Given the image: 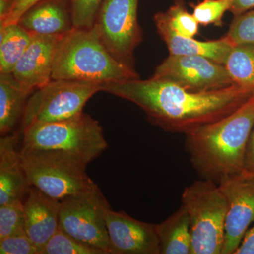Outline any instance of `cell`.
I'll use <instances>...</instances> for the list:
<instances>
[{
	"label": "cell",
	"mask_w": 254,
	"mask_h": 254,
	"mask_svg": "<svg viewBox=\"0 0 254 254\" xmlns=\"http://www.w3.org/2000/svg\"><path fill=\"white\" fill-rule=\"evenodd\" d=\"M136 70L113 58L96 28L76 29L64 35L57 50L52 79L117 83L139 78Z\"/></svg>",
	"instance_id": "3"
},
{
	"label": "cell",
	"mask_w": 254,
	"mask_h": 254,
	"mask_svg": "<svg viewBox=\"0 0 254 254\" xmlns=\"http://www.w3.org/2000/svg\"><path fill=\"white\" fill-rule=\"evenodd\" d=\"M32 36L18 23L0 26V73H12Z\"/></svg>",
	"instance_id": "20"
},
{
	"label": "cell",
	"mask_w": 254,
	"mask_h": 254,
	"mask_svg": "<svg viewBox=\"0 0 254 254\" xmlns=\"http://www.w3.org/2000/svg\"><path fill=\"white\" fill-rule=\"evenodd\" d=\"M153 78L172 82L192 92L222 89L234 85L225 65L202 56L169 55Z\"/></svg>",
	"instance_id": "10"
},
{
	"label": "cell",
	"mask_w": 254,
	"mask_h": 254,
	"mask_svg": "<svg viewBox=\"0 0 254 254\" xmlns=\"http://www.w3.org/2000/svg\"><path fill=\"white\" fill-rule=\"evenodd\" d=\"M63 36L33 34L12 72L26 91L32 93L51 81L57 50Z\"/></svg>",
	"instance_id": "13"
},
{
	"label": "cell",
	"mask_w": 254,
	"mask_h": 254,
	"mask_svg": "<svg viewBox=\"0 0 254 254\" xmlns=\"http://www.w3.org/2000/svg\"><path fill=\"white\" fill-rule=\"evenodd\" d=\"M33 34L64 36L74 29L71 0H43L18 21Z\"/></svg>",
	"instance_id": "16"
},
{
	"label": "cell",
	"mask_w": 254,
	"mask_h": 254,
	"mask_svg": "<svg viewBox=\"0 0 254 254\" xmlns=\"http://www.w3.org/2000/svg\"><path fill=\"white\" fill-rule=\"evenodd\" d=\"M155 226L160 254H193L190 219L182 205Z\"/></svg>",
	"instance_id": "18"
},
{
	"label": "cell",
	"mask_w": 254,
	"mask_h": 254,
	"mask_svg": "<svg viewBox=\"0 0 254 254\" xmlns=\"http://www.w3.org/2000/svg\"><path fill=\"white\" fill-rule=\"evenodd\" d=\"M24 233L23 201L16 200L0 205V240Z\"/></svg>",
	"instance_id": "24"
},
{
	"label": "cell",
	"mask_w": 254,
	"mask_h": 254,
	"mask_svg": "<svg viewBox=\"0 0 254 254\" xmlns=\"http://www.w3.org/2000/svg\"><path fill=\"white\" fill-rule=\"evenodd\" d=\"M110 208L94 182L86 190L60 200V227L76 240L110 254L105 217Z\"/></svg>",
	"instance_id": "8"
},
{
	"label": "cell",
	"mask_w": 254,
	"mask_h": 254,
	"mask_svg": "<svg viewBox=\"0 0 254 254\" xmlns=\"http://www.w3.org/2000/svg\"><path fill=\"white\" fill-rule=\"evenodd\" d=\"M232 5V0H203L193 6V15L202 26H222V17Z\"/></svg>",
	"instance_id": "25"
},
{
	"label": "cell",
	"mask_w": 254,
	"mask_h": 254,
	"mask_svg": "<svg viewBox=\"0 0 254 254\" xmlns=\"http://www.w3.org/2000/svg\"><path fill=\"white\" fill-rule=\"evenodd\" d=\"M14 0H0V22L4 21L9 14Z\"/></svg>",
	"instance_id": "33"
},
{
	"label": "cell",
	"mask_w": 254,
	"mask_h": 254,
	"mask_svg": "<svg viewBox=\"0 0 254 254\" xmlns=\"http://www.w3.org/2000/svg\"><path fill=\"white\" fill-rule=\"evenodd\" d=\"M139 0H103L94 26L115 59L135 69L134 53L143 41L138 21Z\"/></svg>",
	"instance_id": "9"
},
{
	"label": "cell",
	"mask_w": 254,
	"mask_h": 254,
	"mask_svg": "<svg viewBox=\"0 0 254 254\" xmlns=\"http://www.w3.org/2000/svg\"><path fill=\"white\" fill-rule=\"evenodd\" d=\"M28 183L55 199L62 200L91 186L87 164L65 152L20 150Z\"/></svg>",
	"instance_id": "6"
},
{
	"label": "cell",
	"mask_w": 254,
	"mask_h": 254,
	"mask_svg": "<svg viewBox=\"0 0 254 254\" xmlns=\"http://www.w3.org/2000/svg\"><path fill=\"white\" fill-rule=\"evenodd\" d=\"M154 22L159 36L168 47L170 55L205 57L224 64L233 47L225 37L215 41H199L178 34L170 27L163 11L155 14Z\"/></svg>",
	"instance_id": "17"
},
{
	"label": "cell",
	"mask_w": 254,
	"mask_h": 254,
	"mask_svg": "<svg viewBox=\"0 0 254 254\" xmlns=\"http://www.w3.org/2000/svg\"><path fill=\"white\" fill-rule=\"evenodd\" d=\"M103 85L74 80L52 79L33 91L28 98L18 131L22 133L34 124L61 121L83 113L90 98L103 91Z\"/></svg>",
	"instance_id": "7"
},
{
	"label": "cell",
	"mask_w": 254,
	"mask_h": 254,
	"mask_svg": "<svg viewBox=\"0 0 254 254\" xmlns=\"http://www.w3.org/2000/svg\"><path fill=\"white\" fill-rule=\"evenodd\" d=\"M170 27L182 36L193 38L198 32L199 23L187 11L184 0H175L166 11H163Z\"/></svg>",
	"instance_id": "23"
},
{
	"label": "cell",
	"mask_w": 254,
	"mask_h": 254,
	"mask_svg": "<svg viewBox=\"0 0 254 254\" xmlns=\"http://www.w3.org/2000/svg\"><path fill=\"white\" fill-rule=\"evenodd\" d=\"M242 173L254 176V126L247 144L245 168Z\"/></svg>",
	"instance_id": "30"
},
{
	"label": "cell",
	"mask_w": 254,
	"mask_h": 254,
	"mask_svg": "<svg viewBox=\"0 0 254 254\" xmlns=\"http://www.w3.org/2000/svg\"><path fill=\"white\" fill-rule=\"evenodd\" d=\"M224 65L234 84L254 92V44L232 47Z\"/></svg>",
	"instance_id": "21"
},
{
	"label": "cell",
	"mask_w": 254,
	"mask_h": 254,
	"mask_svg": "<svg viewBox=\"0 0 254 254\" xmlns=\"http://www.w3.org/2000/svg\"><path fill=\"white\" fill-rule=\"evenodd\" d=\"M254 126V95L235 112L185 136V150L201 179L218 184L242 173Z\"/></svg>",
	"instance_id": "2"
},
{
	"label": "cell",
	"mask_w": 254,
	"mask_h": 254,
	"mask_svg": "<svg viewBox=\"0 0 254 254\" xmlns=\"http://www.w3.org/2000/svg\"><path fill=\"white\" fill-rule=\"evenodd\" d=\"M1 254H40L39 250L26 233L0 240Z\"/></svg>",
	"instance_id": "28"
},
{
	"label": "cell",
	"mask_w": 254,
	"mask_h": 254,
	"mask_svg": "<svg viewBox=\"0 0 254 254\" xmlns=\"http://www.w3.org/2000/svg\"><path fill=\"white\" fill-rule=\"evenodd\" d=\"M21 135V149L60 150L87 165L108 146L99 122L83 112L61 121L34 124Z\"/></svg>",
	"instance_id": "4"
},
{
	"label": "cell",
	"mask_w": 254,
	"mask_h": 254,
	"mask_svg": "<svg viewBox=\"0 0 254 254\" xmlns=\"http://www.w3.org/2000/svg\"><path fill=\"white\" fill-rule=\"evenodd\" d=\"M182 206L190 219L193 254H222L227 202L218 184L200 179L182 194Z\"/></svg>",
	"instance_id": "5"
},
{
	"label": "cell",
	"mask_w": 254,
	"mask_h": 254,
	"mask_svg": "<svg viewBox=\"0 0 254 254\" xmlns=\"http://www.w3.org/2000/svg\"><path fill=\"white\" fill-rule=\"evenodd\" d=\"M31 93L26 91L12 73H0V133L9 134L22 118Z\"/></svg>",
	"instance_id": "19"
},
{
	"label": "cell",
	"mask_w": 254,
	"mask_h": 254,
	"mask_svg": "<svg viewBox=\"0 0 254 254\" xmlns=\"http://www.w3.org/2000/svg\"><path fill=\"white\" fill-rule=\"evenodd\" d=\"M218 185L227 202L222 254H235L254 222V176L237 174L223 179Z\"/></svg>",
	"instance_id": "11"
},
{
	"label": "cell",
	"mask_w": 254,
	"mask_h": 254,
	"mask_svg": "<svg viewBox=\"0 0 254 254\" xmlns=\"http://www.w3.org/2000/svg\"><path fill=\"white\" fill-rule=\"evenodd\" d=\"M43 0H14L12 7L9 14L4 21L0 22V26L17 23L20 18L23 16L28 9L33 6L41 2Z\"/></svg>",
	"instance_id": "29"
},
{
	"label": "cell",
	"mask_w": 254,
	"mask_h": 254,
	"mask_svg": "<svg viewBox=\"0 0 254 254\" xmlns=\"http://www.w3.org/2000/svg\"><path fill=\"white\" fill-rule=\"evenodd\" d=\"M25 232L41 254L47 242L60 227V200L31 186L23 200Z\"/></svg>",
	"instance_id": "14"
},
{
	"label": "cell",
	"mask_w": 254,
	"mask_h": 254,
	"mask_svg": "<svg viewBox=\"0 0 254 254\" xmlns=\"http://www.w3.org/2000/svg\"><path fill=\"white\" fill-rule=\"evenodd\" d=\"M103 91L137 105L150 123L164 131L185 136L230 115L254 95L253 91L235 84L192 92L153 77L105 83Z\"/></svg>",
	"instance_id": "1"
},
{
	"label": "cell",
	"mask_w": 254,
	"mask_h": 254,
	"mask_svg": "<svg viewBox=\"0 0 254 254\" xmlns=\"http://www.w3.org/2000/svg\"><path fill=\"white\" fill-rule=\"evenodd\" d=\"M20 134L18 131L0 138V205L23 201L31 187L18 149Z\"/></svg>",
	"instance_id": "15"
},
{
	"label": "cell",
	"mask_w": 254,
	"mask_h": 254,
	"mask_svg": "<svg viewBox=\"0 0 254 254\" xmlns=\"http://www.w3.org/2000/svg\"><path fill=\"white\" fill-rule=\"evenodd\" d=\"M102 1L103 0H71L74 28H93Z\"/></svg>",
	"instance_id": "27"
},
{
	"label": "cell",
	"mask_w": 254,
	"mask_h": 254,
	"mask_svg": "<svg viewBox=\"0 0 254 254\" xmlns=\"http://www.w3.org/2000/svg\"><path fill=\"white\" fill-rule=\"evenodd\" d=\"M254 7V0H232L230 11L234 16L244 14Z\"/></svg>",
	"instance_id": "32"
},
{
	"label": "cell",
	"mask_w": 254,
	"mask_h": 254,
	"mask_svg": "<svg viewBox=\"0 0 254 254\" xmlns=\"http://www.w3.org/2000/svg\"><path fill=\"white\" fill-rule=\"evenodd\" d=\"M235 254H254V225L246 233Z\"/></svg>",
	"instance_id": "31"
},
{
	"label": "cell",
	"mask_w": 254,
	"mask_h": 254,
	"mask_svg": "<svg viewBox=\"0 0 254 254\" xmlns=\"http://www.w3.org/2000/svg\"><path fill=\"white\" fill-rule=\"evenodd\" d=\"M105 219L110 254H160L155 224L136 220L111 208Z\"/></svg>",
	"instance_id": "12"
},
{
	"label": "cell",
	"mask_w": 254,
	"mask_h": 254,
	"mask_svg": "<svg viewBox=\"0 0 254 254\" xmlns=\"http://www.w3.org/2000/svg\"><path fill=\"white\" fill-rule=\"evenodd\" d=\"M225 37L233 46L254 44V10L235 16Z\"/></svg>",
	"instance_id": "26"
},
{
	"label": "cell",
	"mask_w": 254,
	"mask_h": 254,
	"mask_svg": "<svg viewBox=\"0 0 254 254\" xmlns=\"http://www.w3.org/2000/svg\"><path fill=\"white\" fill-rule=\"evenodd\" d=\"M41 254H105L104 252L80 242L60 227L47 242Z\"/></svg>",
	"instance_id": "22"
}]
</instances>
